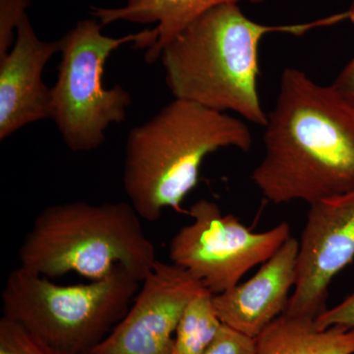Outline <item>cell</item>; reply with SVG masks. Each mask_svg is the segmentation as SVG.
I'll use <instances>...</instances> for the list:
<instances>
[{"mask_svg":"<svg viewBox=\"0 0 354 354\" xmlns=\"http://www.w3.org/2000/svg\"><path fill=\"white\" fill-rule=\"evenodd\" d=\"M255 339L221 326L216 339L202 354H255Z\"/></svg>","mask_w":354,"mask_h":354,"instance_id":"cell-17","label":"cell"},{"mask_svg":"<svg viewBox=\"0 0 354 354\" xmlns=\"http://www.w3.org/2000/svg\"><path fill=\"white\" fill-rule=\"evenodd\" d=\"M346 11L348 14V20L354 26V1ZM332 85L354 102V57L342 69Z\"/></svg>","mask_w":354,"mask_h":354,"instance_id":"cell-19","label":"cell"},{"mask_svg":"<svg viewBox=\"0 0 354 354\" xmlns=\"http://www.w3.org/2000/svg\"><path fill=\"white\" fill-rule=\"evenodd\" d=\"M97 20L79 21L60 39L62 62L51 88L50 120L72 152H91L106 140L113 123L127 120L131 95L120 85L104 87V66L114 50L125 44L149 48L157 39L155 29L122 38L102 34Z\"/></svg>","mask_w":354,"mask_h":354,"instance_id":"cell-6","label":"cell"},{"mask_svg":"<svg viewBox=\"0 0 354 354\" xmlns=\"http://www.w3.org/2000/svg\"><path fill=\"white\" fill-rule=\"evenodd\" d=\"M309 206L283 315L315 321L328 309L333 279L354 260V189Z\"/></svg>","mask_w":354,"mask_h":354,"instance_id":"cell-8","label":"cell"},{"mask_svg":"<svg viewBox=\"0 0 354 354\" xmlns=\"http://www.w3.org/2000/svg\"><path fill=\"white\" fill-rule=\"evenodd\" d=\"M60 39H39L27 13L16 28L15 41L0 57V140L26 125L50 118L51 88L43 81L44 67L60 53Z\"/></svg>","mask_w":354,"mask_h":354,"instance_id":"cell-10","label":"cell"},{"mask_svg":"<svg viewBox=\"0 0 354 354\" xmlns=\"http://www.w3.org/2000/svg\"><path fill=\"white\" fill-rule=\"evenodd\" d=\"M29 4L30 0H0V57L12 48L16 28Z\"/></svg>","mask_w":354,"mask_h":354,"instance_id":"cell-16","label":"cell"},{"mask_svg":"<svg viewBox=\"0 0 354 354\" xmlns=\"http://www.w3.org/2000/svg\"><path fill=\"white\" fill-rule=\"evenodd\" d=\"M314 327L325 330L330 327L354 329V291L341 304L326 310L314 321Z\"/></svg>","mask_w":354,"mask_h":354,"instance_id":"cell-18","label":"cell"},{"mask_svg":"<svg viewBox=\"0 0 354 354\" xmlns=\"http://www.w3.org/2000/svg\"><path fill=\"white\" fill-rule=\"evenodd\" d=\"M251 180L267 201L314 203L354 189V102L288 67Z\"/></svg>","mask_w":354,"mask_h":354,"instance_id":"cell-1","label":"cell"},{"mask_svg":"<svg viewBox=\"0 0 354 354\" xmlns=\"http://www.w3.org/2000/svg\"><path fill=\"white\" fill-rule=\"evenodd\" d=\"M255 354H354V329L318 330L314 321L279 316L255 339Z\"/></svg>","mask_w":354,"mask_h":354,"instance_id":"cell-13","label":"cell"},{"mask_svg":"<svg viewBox=\"0 0 354 354\" xmlns=\"http://www.w3.org/2000/svg\"><path fill=\"white\" fill-rule=\"evenodd\" d=\"M88 354V353H87Z\"/></svg>","mask_w":354,"mask_h":354,"instance_id":"cell-20","label":"cell"},{"mask_svg":"<svg viewBox=\"0 0 354 354\" xmlns=\"http://www.w3.org/2000/svg\"><path fill=\"white\" fill-rule=\"evenodd\" d=\"M214 295L204 288L184 310L174 337V354H202L220 332Z\"/></svg>","mask_w":354,"mask_h":354,"instance_id":"cell-14","label":"cell"},{"mask_svg":"<svg viewBox=\"0 0 354 354\" xmlns=\"http://www.w3.org/2000/svg\"><path fill=\"white\" fill-rule=\"evenodd\" d=\"M141 220L129 202L50 205L26 234L20 266L50 279L76 272L92 281L122 268L141 283L158 261Z\"/></svg>","mask_w":354,"mask_h":354,"instance_id":"cell-4","label":"cell"},{"mask_svg":"<svg viewBox=\"0 0 354 354\" xmlns=\"http://www.w3.org/2000/svg\"><path fill=\"white\" fill-rule=\"evenodd\" d=\"M241 1L258 4L265 0H128L124 6L114 8L92 7V14L102 26L118 21L155 23L157 39L147 48L145 55L146 62L155 64L160 59L162 48L203 14L216 7Z\"/></svg>","mask_w":354,"mask_h":354,"instance_id":"cell-12","label":"cell"},{"mask_svg":"<svg viewBox=\"0 0 354 354\" xmlns=\"http://www.w3.org/2000/svg\"><path fill=\"white\" fill-rule=\"evenodd\" d=\"M188 215L192 223L172 237L169 257L214 295L241 283L247 272L264 264L291 236L288 223L263 232L250 228L232 214L223 215L216 203L198 200Z\"/></svg>","mask_w":354,"mask_h":354,"instance_id":"cell-7","label":"cell"},{"mask_svg":"<svg viewBox=\"0 0 354 354\" xmlns=\"http://www.w3.org/2000/svg\"><path fill=\"white\" fill-rule=\"evenodd\" d=\"M298 252L299 241L290 236L249 281L214 295L221 322L256 339L283 315L297 283Z\"/></svg>","mask_w":354,"mask_h":354,"instance_id":"cell-11","label":"cell"},{"mask_svg":"<svg viewBox=\"0 0 354 354\" xmlns=\"http://www.w3.org/2000/svg\"><path fill=\"white\" fill-rule=\"evenodd\" d=\"M348 11L290 25L261 24L239 4H225L203 14L160 53L165 82L174 99L228 113L265 127L268 113L261 102L259 46L274 32L304 36L312 30L348 20Z\"/></svg>","mask_w":354,"mask_h":354,"instance_id":"cell-2","label":"cell"},{"mask_svg":"<svg viewBox=\"0 0 354 354\" xmlns=\"http://www.w3.org/2000/svg\"><path fill=\"white\" fill-rule=\"evenodd\" d=\"M140 283L118 268L88 283L60 286L19 266L2 290V317L60 353L87 354L127 313Z\"/></svg>","mask_w":354,"mask_h":354,"instance_id":"cell-5","label":"cell"},{"mask_svg":"<svg viewBox=\"0 0 354 354\" xmlns=\"http://www.w3.org/2000/svg\"><path fill=\"white\" fill-rule=\"evenodd\" d=\"M250 128L241 118L174 99L128 134L123 188L142 220L157 221L196 187L209 153L235 148L248 152Z\"/></svg>","mask_w":354,"mask_h":354,"instance_id":"cell-3","label":"cell"},{"mask_svg":"<svg viewBox=\"0 0 354 354\" xmlns=\"http://www.w3.org/2000/svg\"><path fill=\"white\" fill-rule=\"evenodd\" d=\"M0 354H64L44 344L20 324L0 319Z\"/></svg>","mask_w":354,"mask_h":354,"instance_id":"cell-15","label":"cell"},{"mask_svg":"<svg viewBox=\"0 0 354 354\" xmlns=\"http://www.w3.org/2000/svg\"><path fill=\"white\" fill-rule=\"evenodd\" d=\"M141 283L127 313L88 354H174L184 310L205 288L183 268L158 260Z\"/></svg>","mask_w":354,"mask_h":354,"instance_id":"cell-9","label":"cell"}]
</instances>
